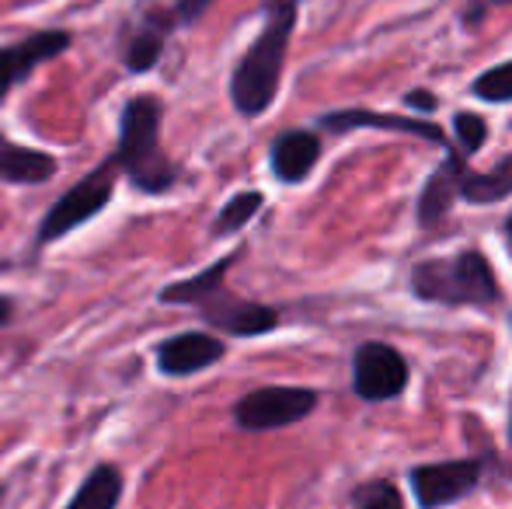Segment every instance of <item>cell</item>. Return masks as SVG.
<instances>
[{
	"instance_id": "cell-1",
	"label": "cell",
	"mask_w": 512,
	"mask_h": 509,
	"mask_svg": "<svg viewBox=\"0 0 512 509\" xmlns=\"http://www.w3.org/2000/svg\"><path fill=\"white\" fill-rule=\"evenodd\" d=\"M290 32H293V4L290 0H279V4H272L269 25L255 39V46L248 49V56H244L234 74V84H230L234 105L244 116H262L272 105V98H276Z\"/></svg>"
},
{
	"instance_id": "cell-2",
	"label": "cell",
	"mask_w": 512,
	"mask_h": 509,
	"mask_svg": "<svg viewBox=\"0 0 512 509\" xmlns=\"http://www.w3.org/2000/svg\"><path fill=\"white\" fill-rule=\"evenodd\" d=\"M161 105L154 98H133L122 112L119 126V150H115V168H122L143 192H164L175 185V164L161 154Z\"/></svg>"
},
{
	"instance_id": "cell-3",
	"label": "cell",
	"mask_w": 512,
	"mask_h": 509,
	"mask_svg": "<svg viewBox=\"0 0 512 509\" xmlns=\"http://www.w3.org/2000/svg\"><path fill=\"white\" fill-rule=\"evenodd\" d=\"M411 290L432 304H492L499 297L492 265L478 252L425 258L411 269Z\"/></svg>"
},
{
	"instance_id": "cell-4",
	"label": "cell",
	"mask_w": 512,
	"mask_h": 509,
	"mask_svg": "<svg viewBox=\"0 0 512 509\" xmlns=\"http://www.w3.org/2000/svg\"><path fill=\"white\" fill-rule=\"evenodd\" d=\"M112 185H115V161H108L98 171H91L88 178H81L67 196L56 199V206L46 213V220H42V227H39L42 245L70 234L74 227H81L84 220L98 217V213L105 210L108 196H112Z\"/></svg>"
},
{
	"instance_id": "cell-5",
	"label": "cell",
	"mask_w": 512,
	"mask_h": 509,
	"mask_svg": "<svg viewBox=\"0 0 512 509\" xmlns=\"http://www.w3.org/2000/svg\"><path fill=\"white\" fill-rule=\"evenodd\" d=\"M317 405V394L310 387H262L237 401L234 419L241 429L265 433V429H283L307 419Z\"/></svg>"
},
{
	"instance_id": "cell-6",
	"label": "cell",
	"mask_w": 512,
	"mask_h": 509,
	"mask_svg": "<svg viewBox=\"0 0 512 509\" xmlns=\"http://www.w3.org/2000/svg\"><path fill=\"white\" fill-rule=\"evenodd\" d=\"M352 384L366 401L398 398L408 387V363L401 360L398 349L384 346V342H366L359 346L356 363H352Z\"/></svg>"
},
{
	"instance_id": "cell-7",
	"label": "cell",
	"mask_w": 512,
	"mask_h": 509,
	"mask_svg": "<svg viewBox=\"0 0 512 509\" xmlns=\"http://www.w3.org/2000/svg\"><path fill=\"white\" fill-rule=\"evenodd\" d=\"M481 464L478 461H446V464H425L411 471V489L422 509H439L464 499L478 485Z\"/></svg>"
},
{
	"instance_id": "cell-8",
	"label": "cell",
	"mask_w": 512,
	"mask_h": 509,
	"mask_svg": "<svg viewBox=\"0 0 512 509\" xmlns=\"http://www.w3.org/2000/svg\"><path fill=\"white\" fill-rule=\"evenodd\" d=\"M223 360V342L203 332H185L157 346V367L168 377H189Z\"/></svg>"
},
{
	"instance_id": "cell-9",
	"label": "cell",
	"mask_w": 512,
	"mask_h": 509,
	"mask_svg": "<svg viewBox=\"0 0 512 509\" xmlns=\"http://www.w3.org/2000/svg\"><path fill=\"white\" fill-rule=\"evenodd\" d=\"M206 318L216 328H227L230 335H262L276 328V311L262 304H248V300H234L227 290H213L206 300H199Z\"/></svg>"
},
{
	"instance_id": "cell-10",
	"label": "cell",
	"mask_w": 512,
	"mask_h": 509,
	"mask_svg": "<svg viewBox=\"0 0 512 509\" xmlns=\"http://www.w3.org/2000/svg\"><path fill=\"white\" fill-rule=\"evenodd\" d=\"M70 46V39L63 32H46L35 35V39H25L21 46H7L0 49V98L21 81V77L32 74V67H39L42 60H53L56 53Z\"/></svg>"
},
{
	"instance_id": "cell-11",
	"label": "cell",
	"mask_w": 512,
	"mask_h": 509,
	"mask_svg": "<svg viewBox=\"0 0 512 509\" xmlns=\"http://www.w3.org/2000/svg\"><path fill=\"white\" fill-rule=\"evenodd\" d=\"M446 164H450L453 182H457V196H464L467 203H499V199L512 196V157H506V161L495 171H488V175L471 171L460 154H450Z\"/></svg>"
},
{
	"instance_id": "cell-12",
	"label": "cell",
	"mask_w": 512,
	"mask_h": 509,
	"mask_svg": "<svg viewBox=\"0 0 512 509\" xmlns=\"http://www.w3.org/2000/svg\"><path fill=\"white\" fill-rule=\"evenodd\" d=\"M317 154H321V143H317L314 133H300V129L297 133H286L272 147V171L283 182H300L317 164Z\"/></svg>"
},
{
	"instance_id": "cell-13",
	"label": "cell",
	"mask_w": 512,
	"mask_h": 509,
	"mask_svg": "<svg viewBox=\"0 0 512 509\" xmlns=\"http://www.w3.org/2000/svg\"><path fill=\"white\" fill-rule=\"evenodd\" d=\"M53 171H56V161L49 154L18 147V143H11V140L0 136V178H7V182H21V185H35V182L53 178Z\"/></svg>"
},
{
	"instance_id": "cell-14",
	"label": "cell",
	"mask_w": 512,
	"mask_h": 509,
	"mask_svg": "<svg viewBox=\"0 0 512 509\" xmlns=\"http://www.w3.org/2000/svg\"><path fill=\"white\" fill-rule=\"evenodd\" d=\"M328 129H356V126H377V129H398V133H415L425 136L432 143H443V133L439 126L429 123H411V119H398V116H373V112H338V116L324 119Z\"/></svg>"
},
{
	"instance_id": "cell-15",
	"label": "cell",
	"mask_w": 512,
	"mask_h": 509,
	"mask_svg": "<svg viewBox=\"0 0 512 509\" xmlns=\"http://www.w3.org/2000/svg\"><path fill=\"white\" fill-rule=\"evenodd\" d=\"M119 496H122V475L115 468H108V464H102V468H95L84 478L81 492H77L74 503L67 509H115Z\"/></svg>"
},
{
	"instance_id": "cell-16",
	"label": "cell",
	"mask_w": 512,
	"mask_h": 509,
	"mask_svg": "<svg viewBox=\"0 0 512 509\" xmlns=\"http://www.w3.org/2000/svg\"><path fill=\"white\" fill-rule=\"evenodd\" d=\"M453 199H457V182H453L450 164H443V168L429 178V185H425V192H422V203H418V220H422V227H436L439 220L446 217V210L453 206Z\"/></svg>"
},
{
	"instance_id": "cell-17",
	"label": "cell",
	"mask_w": 512,
	"mask_h": 509,
	"mask_svg": "<svg viewBox=\"0 0 512 509\" xmlns=\"http://www.w3.org/2000/svg\"><path fill=\"white\" fill-rule=\"evenodd\" d=\"M230 262H234V255L220 258L213 269L199 272V276L185 279V283H171L168 290L161 293V300H164V304H199V300H206L213 290H220V283H223V276H227Z\"/></svg>"
},
{
	"instance_id": "cell-18",
	"label": "cell",
	"mask_w": 512,
	"mask_h": 509,
	"mask_svg": "<svg viewBox=\"0 0 512 509\" xmlns=\"http://www.w3.org/2000/svg\"><path fill=\"white\" fill-rule=\"evenodd\" d=\"M258 206H262V192H241V196H234L227 206H223V213L216 217V234H230V231H241L244 224H248L251 217L258 213Z\"/></svg>"
},
{
	"instance_id": "cell-19",
	"label": "cell",
	"mask_w": 512,
	"mask_h": 509,
	"mask_svg": "<svg viewBox=\"0 0 512 509\" xmlns=\"http://www.w3.org/2000/svg\"><path fill=\"white\" fill-rule=\"evenodd\" d=\"M474 95L485 98V102H512V63L488 70L474 81Z\"/></svg>"
},
{
	"instance_id": "cell-20",
	"label": "cell",
	"mask_w": 512,
	"mask_h": 509,
	"mask_svg": "<svg viewBox=\"0 0 512 509\" xmlns=\"http://www.w3.org/2000/svg\"><path fill=\"white\" fill-rule=\"evenodd\" d=\"M352 509H405V506H401V496L391 482H366L352 496Z\"/></svg>"
},
{
	"instance_id": "cell-21",
	"label": "cell",
	"mask_w": 512,
	"mask_h": 509,
	"mask_svg": "<svg viewBox=\"0 0 512 509\" xmlns=\"http://www.w3.org/2000/svg\"><path fill=\"white\" fill-rule=\"evenodd\" d=\"M157 56H161V32H140L133 39V46H129L126 53V63L129 70H150L157 63Z\"/></svg>"
},
{
	"instance_id": "cell-22",
	"label": "cell",
	"mask_w": 512,
	"mask_h": 509,
	"mask_svg": "<svg viewBox=\"0 0 512 509\" xmlns=\"http://www.w3.org/2000/svg\"><path fill=\"white\" fill-rule=\"evenodd\" d=\"M453 126H457V136H460V147H464V154H474V150L485 143L488 129H485V119L471 116V112H460L457 119H453Z\"/></svg>"
},
{
	"instance_id": "cell-23",
	"label": "cell",
	"mask_w": 512,
	"mask_h": 509,
	"mask_svg": "<svg viewBox=\"0 0 512 509\" xmlns=\"http://www.w3.org/2000/svg\"><path fill=\"white\" fill-rule=\"evenodd\" d=\"M209 4L213 0H178V14H182V21H196Z\"/></svg>"
},
{
	"instance_id": "cell-24",
	"label": "cell",
	"mask_w": 512,
	"mask_h": 509,
	"mask_svg": "<svg viewBox=\"0 0 512 509\" xmlns=\"http://www.w3.org/2000/svg\"><path fill=\"white\" fill-rule=\"evenodd\" d=\"M408 105H415V109L429 112V109H436V98H429L425 91H415V95H408Z\"/></svg>"
},
{
	"instance_id": "cell-25",
	"label": "cell",
	"mask_w": 512,
	"mask_h": 509,
	"mask_svg": "<svg viewBox=\"0 0 512 509\" xmlns=\"http://www.w3.org/2000/svg\"><path fill=\"white\" fill-rule=\"evenodd\" d=\"M11 314H14V304L7 297H0V325H7V321H11Z\"/></svg>"
},
{
	"instance_id": "cell-26",
	"label": "cell",
	"mask_w": 512,
	"mask_h": 509,
	"mask_svg": "<svg viewBox=\"0 0 512 509\" xmlns=\"http://www.w3.org/2000/svg\"><path fill=\"white\" fill-rule=\"evenodd\" d=\"M506 248H509V255H512V217H509V224H506Z\"/></svg>"
}]
</instances>
